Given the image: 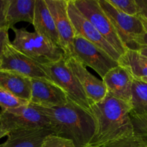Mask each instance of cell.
Masks as SVG:
<instances>
[{"label": "cell", "instance_id": "21", "mask_svg": "<svg viewBox=\"0 0 147 147\" xmlns=\"http://www.w3.org/2000/svg\"><path fill=\"white\" fill-rule=\"evenodd\" d=\"M99 147H147V137L133 133L111 141Z\"/></svg>", "mask_w": 147, "mask_h": 147}, {"label": "cell", "instance_id": "11", "mask_svg": "<svg viewBox=\"0 0 147 147\" xmlns=\"http://www.w3.org/2000/svg\"><path fill=\"white\" fill-rule=\"evenodd\" d=\"M52 14L65 57L74 55L75 32L68 13V0H45Z\"/></svg>", "mask_w": 147, "mask_h": 147}, {"label": "cell", "instance_id": "26", "mask_svg": "<svg viewBox=\"0 0 147 147\" xmlns=\"http://www.w3.org/2000/svg\"><path fill=\"white\" fill-rule=\"evenodd\" d=\"M9 0H0V29L8 28L7 22V12Z\"/></svg>", "mask_w": 147, "mask_h": 147}, {"label": "cell", "instance_id": "8", "mask_svg": "<svg viewBox=\"0 0 147 147\" xmlns=\"http://www.w3.org/2000/svg\"><path fill=\"white\" fill-rule=\"evenodd\" d=\"M86 67H90L103 79L110 70L118 65V62L104 50L81 36L74 39V55Z\"/></svg>", "mask_w": 147, "mask_h": 147}, {"label": "cell", "instance_id": "20", "mask_svg": "<svg viewBox=\"0 0 147 147\" xmlns=\"http://www.w3.org/2000/svg\"><path fill=\"white\" fill-rule=\"evenodd\" d=\"M130 105L131 115L147 113V83L140 79H134Z\"/></svg>", "mask_w": 147, "mask_h": 147}, {"label": "cell", "instance_id": "29", "mask_svg": "<svg viewBox=\"0 0 147 147\" xmlns=\"http://www.w3.org/2000/svg\"><path fill=\"white\" fill-rule=\"evenodd\" d=\"M138 51L139 52L141 55L147 57V46H145V45L141 46L139 50H138Z\"/></svg>", "mask_w": 147, "mask_h": 147}, {"label": "cell", "instance_id": "2", "mask_svg": "<svg viewBox=\"0 0 147 147\" xmlns=\"http://www.w3.org/2000/svg\"><path fill=\"white\" fill-rule=\"evenodd\" d=\"M95 131L89 147H99L108 142L133 134L130 103L109 94L90 105Z\"/></svg>", "mask_w": 147, "mask_h": 147}, {"label": "cell", "instance_id": "15", "mask_svg": "<svg viewBox=\"0 0 147 147\" xmlns=\"http://www.w3.org/2000/svg\"><path fill=\"white\" fill-rule=\"evenodd\" d=\"M50 134L53 133L49 128L12 131L0 147H40L45 138Z\"/></svg>", "mask_w": 147, "mask_h": 147}, {"label": "cell", "instance_id": "14", "mask_svg": "<svg viewBox=\"0 0 147 147\" xmlns=\"http://www.w3.org/2000/svg\"><path fill=\"white\" fill-rule=\"evenodd\" d=\"M102 80L106 86L108 94L130 103L134 78L125 67L118 65L110 70Z\"/></svg>", "mask_w": 147, "mask_h": 147}, {"label": "cell", "instance_id": "17", "mask_svg": "<svg viewBox=\"0 0 147 147\" xmlns=\"http://www.w3.org/2000/svg\"><path fill=\"white\" fill-rule=\"evenodd\" d=\"M0 86L14 97L30 102L31 78L12 70H0Z\"/></svg>", "mask_w": 147, "mask_h": 147}, {"label": "cell", "instance_id": "5", "mask_svg": "<svg viewBox=\"0 0 147 147\" xmlns=\"http://www.w3.org/2000/svg\"><path fill=\"white\" fill-rule=\"evenodd\" d=\"M73 2L115 51L122 55L127 49L121 42L112 22L101 7L99 0H73Z\"/></svg>", "mask_w": 147, "mask_h": 147}, {"label": "cell", "instance_id": "12", "mask_svg": "<svg viewBox=\"0 0 147 147\" xmlns=\"http://www.w3.org/2000/svg\"><path fill=\"white\" fill-rule=\"evenodd\" d=\"M66 65L80 83L89 103H97L108 94L103 80L92 75L86 67L74 56L65 57Z\"/></svg>", "mask_w": 147, "mask_h": 147}, {"label": "cell", "instance_id": "31", "mask_svg": "<svg viewBox=\"0 0 147 147\" xmlns=\"http://www.w3.org/2000/svg\"><path fill=\"white\" fill-rule=\"evenodd\" d=\"M7 135H8V132H7V131L2 129L1 127H0V139H1V138L4 137V136H7Z\"/></svg>", "mask_w": 147, "mask_h": 147}, {"label": "cell", "instance_id": "19", "mask_svg": "<svg viewBox=\"0 0 147 147\" xmlns=\"http://www.w3.org/2000/svg\"><path fill=\"white\" fill-rule=\"evenodd\" d=\"M118 64L125 67L134 79L147 78V57L137 50H127L120 56Z\"/></svg>", "mask_w": 147, "mask_h": 147}, {"label": "cell", "instance_id": "16", "mask_svg": "<svg viewBox=\"0 0 147 147\" xmlns=\"http://www.w3.org/2000/svg\"><path fill=\"white\" fill-rule=\"evenodd\" d=\"M32 24L35 32L61 47L54 20L45 0H35L34 20Z\"/></svg>", "mask_w": 147, "mask_h": 147}, {"label": "cell", "instance_id": "7", "mask_svg": "<svg viewBox=\"0 0 147 147\" xmlns=\"http://www.w3.org/2000/svg\"><path fill=\"white\" fill-rule=\"evenodd\" d=\"M0 127L9 133L19 129H50V123L45 115L29 103L14 109H1Z\"/></svg>", "mask_w": 147, "mask_h": 147}, {"label": "cell", "instance_id": "9", "mask_svg": "<svg viewBox=\"0 0 147 147\" xmlns=\"http://www.w3.org/2000/svg\"><path fill=\"white\" fill-rule=\"evenodd\" d=\"M0 70L17 72L31 79H49L41 65L17 50L10 41L4 47Z\"/></svg>", "mask_w": 147, "mask_h": 147}, {"label": "cell", "instance_id": "3", "mask_svg": "<svg viewBox=\"0 0 147 147\" xmlns=\"http://www.w3.org/2000/svg\"><path fill=\"white\" fill-rule=\"evenodd\" d=\"M14 38L12 44L40 65L49 64L64 58L63 49L46 37L25 28H12Z\"/></svg>", "mask_w": 147, "mask_h": 147}, {"label": "cell", "instance_id": "24", "mask_svg": "<svg viewBox=\"0 0 147 147\" xmlns=\"http://www.w3.org/2000/svg\"><path fill=\"white\" fill-rule=\"evenodd\" d=\"M131 119L134 134L147 137V113L131 115Z\"/></svg>", "mask_w": 147, "mask_h": 147}, {"label": "cell", "instance_id": "18", "mask_svg": "<svg viewBox=\"0 0 147 147\" xmlns=\"http://www.w3.org/2000/svg\"><path fill=\"white\" fill-rule=\"evenodd\" d=\"M35 0H9L7 22L9 29L14 27L20 22L33 24Z\"/></svg>", "mask_w": 147, "mask_h": 147}, {"label": "cell", "instance_id": "32", "mask_svg": "<svg viewBox=\"0 0 147 147\" xmlns=\"http://www.w3.org/2000/svg\"><path fill=\"white\" fill-rule=\"evenodd\" d=\"M140 80H144V82H146V83H147V78H144L140 79Z\"/></svg>", "mask_w": 147, "mask_h": 147}, {"label": "cell", "instance_id": "10", "mask_svg": "<svg viewBox=\"0 0 147 147\" xmlns=\"http://www.w3.org/2000/svg\"><path fill=\"white\" fill-rule=\"evenodd\" d=\"M68 13L75 32V36L79 35L99 47L118 62L120 55L107 42L93 24L85 18L78 10L73 0H68Z\"/></svg>", "mask_w": 147, "mask_h": 147}, {"label": "cell", "instance_id": "30", "mask_svg": "<svg viewBox=\"0 0 147 147\" xmlns=\"http://www.w3.org/2000/svg\"><path fill=\"white\" fill-rule=\"evenodd\" d=\"M145 45L147 46V27H146V32L144 35L143 36L141 41V46Z\"/></svg>", "mask_w": 147, "mask_h": 147}, {"label": "cell", "instance_id": "1", "mask_svg": "<svg viewBox=\"0 0 147 147\" xmlns=\"http://www.w3.org/2000/svg\"><path fill=\"white\" fill-rule=\"evenodd\" d=\"M32 106L48 118L53 134L72 141L76 147H89L95 131V122L89 111L69 99L61 107Z\"/></svg>", "mask_w": 147, "mask_h": 147}, {"label": "cell", "instance_id": "22", "mask_svg": "<svg viewBox=\"0 0 147 147\" xmlns=\"http://www.w3.org/2000/svg\"><path fill=\"white\" fill-rule=\"evenodd\" d=\"M115 9L130 16H137L139 8L136 0H107Z\"/></svg>", "mask_w": 147, "mask_h": 147}, {"label": "cell", "instance_id": "23", "mask_svg": "<svg viewBox=\"0 0 147 147\" xmlns=\"http://www.w3.org/2000/svg\"><path fill=\"white\" fill-rule=\"evenodd\" d=\"M27 104H29V102L14 97L0 86V107L1 110L14 109Z\"/></svg>", "mask_w": 147, "mask_h": 147}, {"label": "cell", "instance_id": "27", "mask_svg": "<svg viewBox=\"0 0 147 147\" xmlns=\"http://www.w3.org/2000/svg\"><path fill=\"white\" fill-rule=\"evenodd\" d=\"M9 30L8 28L0 29V67L1 65V62H2V56L4 53V47L6 44L10 41L9 38Z\"/></svg>", "mask_w": 147, "mask_h": 147}, {"label": "cell", "instance_id": "6", "mask_svg": "<svg viewBox=\"0 0 147 147\" xmlns=\"http://www.w3.org/2000/svg\"><path fill=\"white\" fill-rule=\"evenodd\" d=\"M41 66L49 79L64 91L69 100L89 111V100L79 82L66 65L65 57L54 63L41 65Z\"/></svg>", "mask_w": 147, "mask_h": 147}, {"label": "cell", "instance_id": "4", "mask_svg": "<svg viewBox=\"0 0 147 147\" xmlns=\"http://www.w3.org/2000/svg\"><path fill=\"white\" fill-rule=\"evenodd\" d=\"M99 3L107 14L127 50H137L141 47V41L146 28L138 15L130 16L114 8L107 0H99Z\"/></svg>", "mask_w": 147, "mask_h": 147}, {"label": "cell", "instance_id": "13", "mask_svg": "<svg viewBox=\"0 0 147 147\" xmlns=\"http://www.w3.org/2000/svg\"><path fill=\"white\" fill-rule=\"evenodd\" d=\"M31 98L29 103L44 108L61 107L68 103L67 96L48 78L31 79Z\"/></svg>", "mask_w": 147, "mask_h": 147}, {"label": "cell", "instance_id": "28", "mask_svg": "<svg viewBox=\"0 0 147 147\" xmlns=\"http://www.w3.org/2000/svg\"><path fill=\"white\" fill-rule=\"evenodd\" d=\"M139 8L138 17L142 20L144 27H147V0H136Z\"/></svg>", "mask_w": 147, "mask_h": 147}, {"label": "cell", "instance_id": "25", "mask_svg": "<svg viewBox=\"0 0 147 147\" xmlns=\"http://www.w3.org/2000/svg\"><path fill=\"white\" fill-rule=\"evenodd\" d=\"M40 147H76V146L69 139L50 134L45 138Z\"/></svg>", "mask_w": 147, "mask_h": 147}]
</instances>
